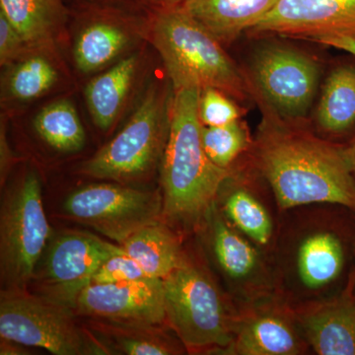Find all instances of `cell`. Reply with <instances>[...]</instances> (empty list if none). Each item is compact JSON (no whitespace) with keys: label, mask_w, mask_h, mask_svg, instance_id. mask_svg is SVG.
I'll return each instance as SVG.
<instances>
[{"label":"cell","mask_w":355,"mask_h":355,"mask_svg":"<svg viewBox=\"0 0 355 355\" xmlns=\"http://www.w3.org/2000/svg\"><path fill=\"white\" fill-rule=\"evenodd\" d=\"M254 157L280 209L331 203L355 211V176L347 147L266 118Z\"/></svg>","instance_id":"6da1fadb"},{"label":"cell","mask_w":355,"mask_h":355,"mask_svg":"<svg viewBox=\"0 0 355 355\" xmlns=\"http://www.w3.org/2000/svg\"><path fill=\"white\" fill-rule=\"evenodd\" d=\"M200 91H174L169 135L161 159L163 217L183 226H195L209 216L229 176L228 169L214 164L203 148Z\"/></svg>","instance_id":"7a4b0ae2"},{"label":"cell","mask_w":355,"mask_h":355,"mask_svg":"<svg viewBox=\"0 0 355 355\" xmlns=\"http://www.w3.org/2000/svg\"><path fill=\"white\" fill-rule=\"evenodd\" d=\"M150 32L173 91L212 87L235 99H246L248 88L240 70L220 42L182 4L158 8Z\"/></svg>","instance_id":"3957f363"},{"label":"cell","mask_w":355,"mask_h":355,"mask_svg":"<svg viewBox=\"0 0 355 355\" xmlns=\"http://www.w3.org/2000/svg\"><path fill=\"white\" fill-rule=\"evenodd\" d=\"M166 321L188 349L226 350L234 327L216 284L184 261L163 279Z\"/></svg>","instance_id":"277c9868"},{"label":"cell","mask_w":355,"mask_h":355,"mask_svg":"<svg viewBox=\"0 0 355 355\" xmlns=\"http://www.w3.org/2000/svg\"><path fill=\"white\" fill-rule=\"evenodd\" d=\"M172 98L153 86L139 108L109 144L81 167L98 179L125 182L139 179L162 159L170 130Z\"/></svg>","instance_id":"5b68a950"},{"label":"cell","mask_w":355,"mask_h":355,"mask_svg":"<svg viewBox=\"0 0 355 355\" xmlns=\"http://www.w3.org/2000/svg\"><path fill=\"white\" fill-rule=\"evenodd\" d=\"M72 311L25 289L2 291L0 336L55 355L109 354L89 329L78 326Z\"/></svg>","instance_id":"8992f818"},{"label":"cell","mask_w":355,"mask_h":355,"mask_svg":"<svg viewBox=\"0 0 355 355\" xmlns=\"http://www.w3.org/2000/svg\"><path fill=\"white\" fill-rule=\"evenodd\" d=\"M50 234L41 182L35 173H28L2 200L0 272L6 291L25 289L34 277Z\"/></svg>","instance_id":"52a82bcc"},{"label":"cell","mask_w":355,"mask_h":355,"mask_svg":"<svg viewBox=\"0 0 355 355\" xmlns=\"http://www.w3.org/2000/svg\"><path fill=\"white\" fill-rule=\"evenodd\" d=\"M64 210L70 218L121 245L139 229L162 220L163 198L157 191L119 184H89L70 193Z\"/></svg>","instance_id":"ba28073f"},{"label":"cell","mask_w":355,"mask_h":355,"mask_svg":"<svg viewBox=\"0 0 355 355\" xmlns=\"http://www.w3.org/2000/svg\"><path fill=\"white\" fill-rule=\"evenodd\" d=\"M125 253L121 246L83 231H64L49 246L39 272L43 297L73 310L77 298L92 282L98 268L114 254Z\"/></svg>","instance_id":"9c48e42d"},{"label":"cell","mask_w":355,"mask_h":355,"mask_svg":"<svg viewBox=\"0 0 355 355\" xmlns=\"http://www.w3.org/2000/svg\"><path fill=\"white\" fill-rule=\"evenodd\" d=\"M252 72L261 95L280 116H306L319 84V65L312 58L286 44H266L254 53Z\"/></svg>","instance_id":"30bf717a"},{"label":"cell","mask_w":355,"mask_h":355,"mask_svg":"<svg viewBox=\"0 0 355 355\" xmlns=\"http://www.w3.org/2000/svg\"><path fill=\"white\" fill-rule=\"evenodd\" d=\"M73 311L91 319L161 326L166 322L163 280L90 284L79 294Z\"/></svg>","instance_id":"8fae6325"},{"label":"cell","mask_w":355,"mask_h":355,"mask_svg":"<svg viewBox=\"0 0 355 355\" xmlns=\"http://www.w3.org/2000/svg\"><path fill=\"white\" fill-rule=\"evenodd\" d=\"M252 30L318 43L355 40V0H279Z\"/></svg>","instance_id":"7c38bea8"},{"label":"cell","mask_w":355,"mask_h":355,"mask_svg":"<svg viewBox=\"0 0 355 355\" xmlns=\"http://www.w3.org/2000/svg\"><path fill=\"white\" fill-rule=\"evenodd\" d=\"M308 342L319 355H355V298L343 294L302 317Z\"/></svg>","instance_id":"4fadbf2b"},{"label":"cell","mask_w":355,"mask_h":355,"mask_svg":"<svg viewBox=\"0 0 355 355\" xmlns=\"http://www.w3.org/2000/svg\"><path fill=\"white\" fill-rule=\"evenodd\" d=\"M304 345L293 324L279 313L266 312L236 324L226 354L240 355H296Z\"/></svg>","instance_id":"5bb4252c"},{"label":"cell","mask_w":355,"mask_h":355,"mask_svg":"<svg viewBox=\"0 0 355 355\" xmlns=\"http://www.w3.org/2000/svg\"><path fill=\"white\" fill-rule=\"evenodd\" d=\"M279 0H184L182 6L221 44L252 29Z\"/></svg>","instance_id":"9a60e30c"},{"label":"cell","mask_w":355,"mask_h":355,"mask_svg":"<svg viewBox=\"0 0 355 355\" xmlns=\"http://www.w3.org/2000/svg\"><path fill=\"white\" fill-rule=\"evenodd\" d=\"M345 263V247L340 238L333 231L318 229L298 244L296 275L307 291H322L340 277Z\"/></svg>","instance_id":"2e32d148"},{"label":"cell","mask_w":355,"mask_h":355,"mask_svg":"<svg viewBox=\"0 0 355 355\" xmlns=\"http://www.w3.org/2000/svg\"><path fill=\"white\" fill-rule=\"evenodd\" d=\"M89 331L109 354L173 355L183 352L181 342L158 324L118 323L92 319ZM183 345V343H182Z\"/></svg>","instance_id":"e0dca14e"},{"label":"cell","mask_w":355,"mask_h":355,"mask_svg":"<svg viewBox=\"0 0 355 355\" xmlns=\"http://www.w3.org/2000/svg\"><path fill=\"white\" fill-rule=\"evenodd\" d=\"M121 246L153 279H166L186 261L179 239L162 220L139 229Z\"/></svg>","instance_id":"ac0fdd59"},{"label":"cell","mask_w":355,"mask_h":355,"mask_svg":"<svg viewBox=\"0 0 355 355\" xmlns=\"http://www.w3.org/2000/svg\"><path fill=\"white\" fill-rule=\"evenodd\" d=\"M0 11L29 48L53 43L67 18L62 0H0Z\"/></svg>","instance_id":"d6986e66"},{"label":"cell","mask_w":355,"mask_h":355,"mask_svg":"<svg viewBox=\"0 0 355 355\" xmlns=\"http://www.w3.org/2000/svg\"><path fill=\"white\" fill-rule=\"evenodd\" d=\"M137 64V55L125 58L95 77L86 87L89 111L101 130H109L120 114L135 80Z\"/></svg>","instance_id":"ffe728a7"},{"label":"cell","mask_w":355,"mask_h":355,"mask_svg":"<svg viewBox=\"0 0 355 355\" xmlns=\"http://www.w3.org/2000/svg\"><path fill=\"white\" fill-rule=\"evenodd\" d=\"M209 216L211 220L212 248L222 270L234 280L251 279L260 268V256L253 242L222 218L216 205Z\"/></svg>","instance_id":"44dd1931"},{"label":"cell","mask_w":355,"mask_h":355,"mask_svg":"<svg viewBox=\"0 0 355 355\" xmlns=\"http://www.w3.org/2000/svg\"><path fill=\"white\" fill-rule=\"evenodd\" d=\"M324 132L343 133L355 125V67H336L326 79L317 110Z\"/></svg>","instance_id":"7402d4cb"},{"label":"cell","mask_w":355,"mask_h":355,"mask_svg":"<svg viewBox=\"0 0 355 355\" xmlns=\"http://www.w3.org/2000/svg\"><path fill=\"white\" fill-rule=\"evenodd\" d=\"M128 44L120 25L110 20H97L86 26L76 40L74 60L85 73L96 71L113 62Z\"/></svg>","instance_id":"603a6c76"},{"label":"cell","mask_w":355,"mask_h":355,"mask_svg":"<svg viewBox=\"0 0 355 355\" xmlns=\"http://www.w3.org/2000/svg\"><path fill=\"white\" fill-rule=\"evenodd\" d=\"M35 130L60 153H76L85 144V132L71 103L60 100L44 107L34 121Z\"/></svg>","instance_id":"cb8c5ba5"},{"label":"cell","mask_w":355,"mask_h":355,"mask_svg":"<svg viewBox=\"0 0 355 355\" xmlns=\"http://www.w3.org/2000/svg\"><path fill=\"white\" fill-rule=\"evenodd\" d=\"M226 220L254 244L266 246L273 235V221L268 210L251 191L237 188L223 202Z\"/></svg>","instance_id":"d4e9b609"},{"label":"cell","mask_w":355,"mask_h":355,"mask_svg":"<svg viewBox=\"0 0 355 355\" xmlns=\"http://www.w3.org/2000/svg\"><path fill=\"white\" fill-rule=\"evenodd\" d=\"M55 67L41 55L22 58L11 69L7 81L9 94L19 101H29L48 92L58 81Z\"/></svg>","instance_id":"484cf974"},{"label":"cell","mask_w":355,"mask_h":355,"mask_svg":"<svg viewBox=\"0 0 355 355\" xmlns=\"http://www.w3.org/2000/svg\"><path fill=\"white\" fill-rule=\"evenodd\" d=\"M202 139L210 160L223 169H228L250 144L249 132L240 120L220 127L203 125Z\"/></svg>","instance_id":"4316f807"},{"label":"cell","mask_w":355,"mask_h":355,"mask_svg":"<svg viewBox=\"0 0 355 355\" xmlns=\"http://www.w3.org/2000/svg\"><path fill=\"white\" fill-rule=\"evenodd\" d=\"M241 110L228 95L216 88L207 87L200 91L198 114L205 127H220L238 121Z\"/></svg>","instance_id":"83f0119b"},{"label":"cell","mask_w":355,"mask_h":355,"mask_svg":"<svg viewBox=\"0 0 355 355\" xmlns=\"http://www.w3.org/2000/svg\"><path fill=\"white\" fill-rule=\"evenodd\" d=\"M146 279L153 277H149L132 257L123 253L114 254L105 261L95 272L91 284H114Z\"/></svg>","instance_id":"f1b7e54d"},{"label":"cell","mask_w":355,"mask_h":355,"mask_svg":"<svg viewBox=\"0 0 355 355\" xmlns=\"http://www.w3.org/2000/svg\"><path fill=\"white\" fill-rule=\"evenodd\" d=\"M27 49L29 46L24 39L0 11V64L8 65L19 62Z\"/></svg>","instance_id":"f546056e"},{"label":"cell","mask_w":355,"mask_h":355,"mask_svg":"<svg viewBox=\"0 0 355 355\" xmlns=\"http://www.w3.org/2000/svg\"><path fill=\"white\" fill-rule=\"evenodd\" d=\"M320 43L347 51V53H349L350 55H354L355 57V40L331 38L323 40Z\"/></svg>","instance_id":"4dcf8cb0"},{"label":"cell","mask_w":355,"mask_h":355,"mask_svg":"<svg viewBox=\"0 0 355 355\" xmlns=\"http://www.w3.org/2000/svg\"><path fill=\"white\" fill-rule=\"evenodd\" d=\"M23 345L13 340L1 338L0 343V354L1 355H23L28 354V350L22 347Z\"/></svg>","instance_id":"1f68e13d"},{"label":"cell","mask_w":355,"mask_h":355,"mask_svg":"<svg viewBox=\"0 0 355 355\" xmlns=\"http://www.w3.org/2000/svg\"><path fill=\"white\" fill-rule=\"evenodd\" d=\"M12 162V154L7 146L6 137L3 135V130H1V180L6 179L9 166Z\"/></svg>","instance_id":"d6a6232c"},{"label":"cell","mask_w":355,"mask_h":355,"mask_svg":"<svg viewBox=\"0 0 355 355\" xmlns=\"http://www.w3.org/2000/svg\"><path fill=\"white\" fill-rule=\"evenodd\" d=\"M149 1L158 8H164V7L181 6L184 0H149Z\"/></svg>","instance_id":"836d02e7"},{"label":"cell","mask_w":355,"mask_h":355,"mask_svg":"<svg viewBox=\"0 0 355 355\" xmlns=\"http://www.w3.org/2000/svg\"><path fill=\"white\" fill-rule=\"evenodd\" d=\"M347 150H349L350 163H352V170H354V174L355 176V139L354 141L352 142V146L347 147Z\"/></svg>","instance_id":"e575fe53"}]
</instances>
